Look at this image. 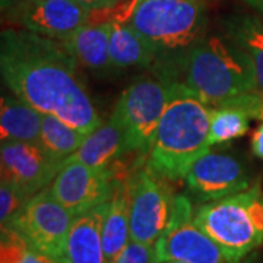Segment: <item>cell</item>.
Segmentation results:
<instances>
[{"label": "cell", "mask_w": 263, "mask_h": 263, "mask_svg": "<svg viewBox=\"0 0 263 263\" xmlns=\"http://www.w3.org/2000/svg\"><path fill=\"white\" fill-rule=\"evenodd\" d=\"M76 66L63 41L27 29L2 31L0 73L6 88L38 111L89 135L103 120Z\"/></svg>", "instance_id": "obj_1"}, {"label": "cell", "mask_w": 263, "mask_h": 263, "mask_svg": "<svg viewBox=\"0 0 263 263\" xmlns=\"http://www.w3.org/2000/svg\"><path fill=\"white\" fill-rule=\"evenodd\" d=\"M211 107L187 85L170 81V97L152 142L148 164L164 179H184L193 162L206 154Z\"/></svg>", "instance_id": "obj_2"}, {"label": "cell", "mask_w": 263, "mask_h": 263, "mask_svg": "<svg viewBox=\"0 0 263 263\" xmlns=\"http://www.w3.org/2000/svg\"><path fill=\"white\" fill-rule=\"evenodd\" d=\"M181 62L183 84L211 108L256 91L245 53L231 40L203 38L181 54Z\"/></svg>", "instance_id": "obj_3"}, {"label": "cell", "mask_w": 263, "mask_h": 263, "mask_svg": "<svg viewBox=\"0 0 263 263\" xmlns=\"http://www.w3.org/2000/svg\"><path fill=\"white\" fill-rule=\"evenodd\" d=\"M195 222L219 247L227 263H240L263 243V195L246 189L211 200L195 212Z\"/></svg>", "instance_id": "obj_4"}, {"label": "cell", "mask_w": 263, "mask_h": 263, "mask_svg": "<svg viewBox=\"0 0 263 263\" xmlns=\"http://www.w3.org/2000/svg\"><path fill=\"white\" fill-rule=\"evenodd\" d=\"M127 22L158 56L186 53L203 40L206 15L202 0H135Z\"/></svg>", "instance_id": "obj_5"}, {"label": "cell", "mask_w": 263, "mask_h": 263, "mask_svg": "<svg viewBox=\"0 0 263 263\" xmlns=\"http://www.w3.org/2000/svg\"><path fill=\"white\" fill-rule=\"evenodd\" d=\"M170 97L165 78L142 76L120 95L113 113L122 122L132 152L148 155Z\"/></svg>", "instance_id": "obj_6"}, {"label": "cell", "mask_w": 263, "mask_h": 263, "mask_svg": "<svg viewBox=\"0 0 263 263\" xmlns=\"http://www.w3.org/2000/svg\"><path fill=\"white\" fill-rule=\"evenodd\" d=\"M176 196L148 161L130 174V240L155 245L168 228Z\"/></svg>", "instance_id": "obj_7"}, {"label": "cell", "mask_w": 263, "mask_h": 263, "mask_svg": "<svg viewBox=\"0 0 263 263\" xmlns=\"http://www.w3.org/2000/svg\"><path fill=\"white\" fill-rule=\"evenodd\" d=\"M73 218L53 196L50 189H43L29 197L28 202L5 227L15 230L40 253L60 260L66 256V241Z\"/></svg>", "instance_id": "obj_8"}, {"label": "cell", "mask_w": 263, "mask_h": 263, "mask_svg": "<svg viewBox=\"0 0 263 263\" xmlns=\"http://www.w3.org/2000/svg\"><path fill=\"white\" fill-rule=\"evenodd\" d=\"M154 247L158 263H227L215 241L195 222L193 205L186 196H176L171 222Z\"/></svg>", "instance_id": "obj_9"}, {"label": "cell", "mask_w": 263, "mask_h": 263, "mask_svg": "<svg viewBox=\"0 0 263 263\" xmlns=\"http://www.w3.org/2000/svg\"><path fill=\"white\" fill-rule=\"evenodd\" d=\"M65 162L54 158L35 142L2 141V181L9 183L25 196H34L53 183Z\"/></svg>", "instance_id": "obj_10"}, {"label": "cell", "mask_w": 263, "mask_h": 263, "mask_svg": "<svg viewBox=\"0 0 263 263\" xmlns=\"http://www.w3.org/2000/svg\"><path fill=\"white\" fill-rule=\"evenodd\" d=\"M91 13L76 0H28L5 15L22 29L66 41L89 22Z\"/></svg>", "instance_id": "obj_11"}, {"label": "cell", "mask_w": 263, "mask_h": 263, "mask_svg": "<svg viewBox=\"0 0 263 263\" xmlns=\"http://www.w3.org/2000/svg\"><path fill=\"white\" fill-rule=\"evenodd\" d=\"M114 180L113 167L95 168L81 162H65L48 189L72 215L78 216L107 202Z\"/></svg>", "instance_id": "obj_12"}, {"label": "cell", "mask_w": 263, "mask_h": 263, "mask_svg": "<svg viewBox=\"0 0 263 263\" xmlns=\"http://www.w3.org/2000/svg\"><path fill=\"white\" fill-rule=\"evenodd\" d=\"M184 181L189 192L205 202L249 189L245 168L234 157L209 151L193 162Z\"/></svg>", "instance_id": "obj_13"}, {"label": "cell", "mask_w": 263, "mask_h": 263, "mask_svg": "<svg viewBox=\"0 0 263 263\" xmlns=\"http://www.w3.org/2000/svg\"><path fill=\"white\" fill-rule=\"evenodd\" d=\"M126 152H130L126 132L119 117L111 113L108 120L86 135L84 143L65 162H81L95 168H108Z\"/></svg>", "instance_id": "obj_14"}, {"label": "cell", "mask_w": 263, "mask_h": 263, "mask_svg": "<svg viewBox=\"0 0 263 263\" xmlns=\"http://www.w3.org/2000/svg\"><path fill=\"white\" fill-rule=\"evenodd\" d=\"M107 202L73 218L66 241V259L70 263H108L103 245V224Z\"/></svg>", "instance_id": "obj_15"}, {"label": "cell", "mask_w": 263, "mask_h": 263, "mask_svg": "<svg viewBox=\"0 0 263 263\" xmlns=\"http://www.w3.org/2000/svg\"><path fill=\"white\" fill-rule=\"evenodd\" d=\"M130 241V174L116 176L103 224V245L108 263Z\"/></svg>", "instance_id": "obj_16"}, {"label": "cell", "mask_w": 263, "mask_h": 263, "mask_svg": "<svg viewBox=\"0 0 263 263\" xmlns=\"http://www.w3.org/2000/svg\"><path fill=\"white\" fill-rule=\"evenodd\" d=\"M113 21L88 22L69 40L63 41L78 63L91 69H104L110 63V40Z\"/></svg>", "instance_id": "obj_17"}, {"label": "cell", "mask_w": 263, "mask_h": 263, "mask_svg": "<svg viewBox=\"0 0 263 263\" xmlns=\"http://www.w3.org/2000/svg\"><path fill=\"white\" fill-rule=\"evenodd\" d=\"M43 113L16 95H3L0 101L2 141L40 143Z\"/></svg>", "instance_id": "obj_18"}, {"label": "cell", "mask_w": 263, "mask_h": 263, "mask_svg": "<svg viewBox=\"0 0 263 263\" xmlns=\"http://www.w3.org/2000/svg\"><path fill=\"white\" fill-rule=\"evenodd\" d=\"M113 32L110 40V63L116 67H148L157 60V51L127 22L111 19Z\"/></svg>", "instance_id": "obj_19"}, {"label": "cell", "mask_w": 263, "mask_h": 263, "mask_svg": "<svg viewBox=\"0 0 263 263\" xmlns=\"http://www.w3.org/2000/svg\"><path fill=\"white\" fill-rule=\"evenodd\" d=\"M230 40L245 53L256 91L263 95V25L254 18H241L230 28Z\"/></svg>", "instance_id": "obj_20"}, {"label": "cell", "mask_w": 263, "mask_h": 263, "mask_svg": "<svg viewBox=\"0 0 263 263\" xmlns=\"http://www.w3.org/2000/svg\"><path fill=\"white\" fill-rule=\"evenodd\" d=\"M86 133L53 114H43L40 143L54 158L65 162L84 143Z\"/></svg>", "instance_id": "obj_21"}, {"label": "cell", "mask_w": 263, "mask_h": 263, "mask_svg": "<svg viewBox=\"0 0 263 263\" xmlns=\"http://www.w3.org/2000/svg\"><path fill=\"white\" fill-rule=\"evenodd\" d=\"M250 116L234 104L224 103L211 108L209 145L224 143L249 132Z\"/></svg>", "instance_id": "obj_22"}, {"label": "cell", "mask_w": 263, "mask_h": 263, "mask_svg": "<svg viewBox=\"0 0 263 263\" xmlns=\"http://www.w3.org/2000/svg\"><path fill=\"white\" fill-rule=\"evenodd\" d=\"M0 263H62L54 257L40 253L12 228H2Z\"/></svg>", "instance_id": "obj_23"}, {"label": "cell", "mask_w": 263, "mask_h": 263, "mask_svg": "<svg viewBox=\"0 0 263 263\" xmlns=\"http://www.w3.org/2000/svg\"><path fill=\"white\" fill-rule=\"evenodd\" d=\"M29 200L18 189L9 183H0V222L2 227L8 226L10 219L18 214L22 206Z\"/></svg>", "instance_id": "obj_24"}, {"label": "cell", "mask_w": 263, "mask_h": 263, "mask_svg": "<svg viewBox=\"0 0 263 263\" xmlns=\"http://www.w3.org/2000/svg\"><path fill=\"white\" fill-rule=\"evenodd\" d=\"M110 263H158L154 245L130 240Z\"/></svg>", "instance_id": "obj_25"}, {"label": "cell", "mask_w": 263, "mask_h": 263, "mask_svg": "<svg viewBox=\"0 0 263 263\" xmlns=\"http://www.w3.org/2000/svg\"><path fill=\"white\" fill-rule=\"evenodd\" d=\"M226 103L238 105L240 108H243L246 113L250 116V119H256V120H260L263 123V95H260L259 92L253 91V92L238 95V97H235L233 100H228Z\"/></svg>", "instance_id": "obj_26"}, {"label": "cell", "mask_w": 263, "mask_h": 263, "mask_svg": "<svg viewBox=\"0 0 263 263\" xmlns=\"http://www.w3.org/2000/svg\"><path fill=\"white\" fill-rule=\"evenodd\" d=\"M76 2H79L81 5H84L85 8L94 12V10L110 9L119 0H76Z\"/></svg>", "instance_id": "obj_27"}, {"label": "cell", "mask_w": 263, "mask_h": 263, "mask_svg": "<svg viewBox=\"0 0 263 263\" xmlns=\"http://www.w3.org/2000/svg\"><path fill=\"white\" fill-rule=\"evenodd\" d=\"M252 149L256 157L263 160V123L254 130L252 136Z\"/></svg>", "instance_id": "obj_28"}, {"label": "cell", "mask_w": 263, "mask_h": 263, "mask_svg": "<svg viewBox=\"0 0 263 263\" xmlns=\"http://www.w3.org/2000/svg\"><path fill=\"white\" fill-rule=\"evenodd\" d=\"M25 2H28V0H0V3H2V12L6 13V12L15 9V8L21 6V5H24Z\"/></svg>", "instance_id": "obj_29"}, {"label": "cell", "mask_w": 263, "mask_h": 263, "mask_svg": "<svg viewBox=\"0 0 263 263\" xmlns=\"http://www.w3.org/2000/svg\"><path fill=\"white\" fill-rule=\"evenodd\" d=\"M250 6H253L254 9H257L260 13H263V0H246Z\"/></svg>", "instance_id": "obj_30"}, {"label": "cell", "mask_w": 263, "mask_h": 263, "mask_svg": "<svg viewBox=\"0 0 263 263\" xmlns=\"http://www.w3.org/2000/svg\"><path fill=\"white\" fill-rule=\"evenodd\" d=\"M164 263H186V262H181V260H170V262H164Z\"/></svg>", "instance_id": "obj_31"}, {"label": "cell", "mask_w": 263, "mask_h": 263, "mask_svg": "<svg viewBox=\"0 0 263 263\" xmlns=\"http://www.w3.org/2000/svg\"><path fill=\"white\" fill-rule=\"evenodd\" d=\"M60 262H62V263H70V262H69V260H67V259H66V257H63V259H60Z\"/></svg>", "instance_id": "obj_32"}]
</instances>
